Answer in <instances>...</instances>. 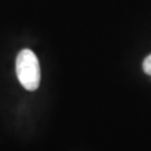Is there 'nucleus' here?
<instances>
[{
	"label": "nucleus",
	"mask_w": 151,
	"mask_h": 151,
	"mask_svg": "<svg viewBox=\"0 0 151 151\" xmlns=\"http://www.w3.org/2000/svg\"><path fill=\"white\" fill-rule=\"evenodd\" d=\"M16 74L22 86L35 91L40 83V66L37 56L30 49H22L16 58Z\"/></svg>",
	"instance_id": "obj_1"
},
{
	"label": "nucleus",
	"mask_w": 151,
	"mask_h": 151,
	"mask_svg": "<svg viewBox=\"0 0 151 151\" xmlns=\"http://www.w3.org/2000/svg\"><path fill=\"white\" fill-rule=\"evenodd\" d=\"M143 70L146 72L148 75H151V54L146 57V60H143Z\"/></svg>",
	"instance_id": "obj_2"
}]
</instances>
